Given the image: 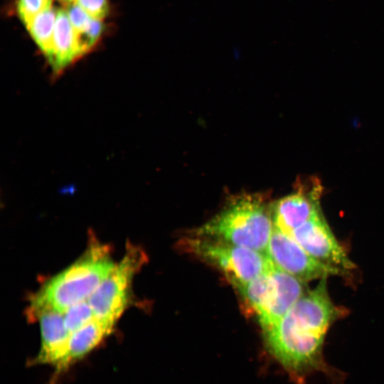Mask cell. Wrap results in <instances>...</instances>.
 I'll return each mask as SVG.
<instances>
[{
  "label": "cell",
  "mask_w": 384,
  "mask_h": 384,
  "mask_svg": "<svg viewBox=\"0 0 384 384\" xmlns=\"http://www.w3.org/2000/svg\"><path fill=\"white\" fill-rule=\"evenodd\" d=\"M326 279L307 290L276 324L263 331L270 351L300 383L318 371L331 378L340 377L323 357L326 334L338 314L329 296Z\"/></svg>",
  "instance_id": "1"
},
{
  "label": "cell",
  "mask_w": 384,
  "mask_h": 384,
  "mask_svg": "<svg viewBox=\"0 0 384 384\" xmlns=\"http://www.w3.org/2000/svg\"><path fill=\"white\" fill-rule=\"evenodd\" d=\"M274 228L270 210L256 196L232 200L193 235L221 240L266 253Z\"/></svg>",
  "instance_id": "2"
},
{
  "label": "cell",
  "mask_w": 384,
  "mask_h": 384,
  "mask_svg": "<svg viewBox=\"0 0 384 384\" xmlns=\"http://www.w3.org/2000/svg\"><path fill=\"white\" fill-rule=\"evenodd\" d=\"M107 252L105 246L92 244L79 260L45 284L31 304L47 305L64 313L87 300L115 266Z\"/></svg>",
  "instance_id": "3"
},
{
  "label": "cell",
  "mask_w": 384,
  "mask_h": 384,
  "mask_svg": "<svg viewBox=\"0 0 384 384\" xmlns=\"http://www.w3.org/2000/svg\"><path fill=\"white\" fill-rule=\"evenodd\" d=\"M186 249L220 270L237 288L265 272L272 262L265 252L221 240L193 235Z\"/></svg>",
  "instance_id": "4"
},
{
  "label": "cell",
  "mask_w": 384,
  "mask_h": 384,
  "mask_svg": "<svg viewBox=\"0 0 384 384\" xmlns=\"http://www.w3.org/2000/svg\"><path fill=\"white\" fill-rule=\"evenodd\" d=\"M306 292V282L272 262L254 280L249 292L251 307L263 331L276 324Z\"/></svg>",
  "instance_id": "5"
},
{
  "label": "cell",
  "mask_w": 384,
  "mask_h": 384,
  "mask_svg": "<svg viewBox=\"0 0 384 384\" xmlns=\"http://www.w3.org/2000/svg\"><path fill=\"white\" fill-rule=\"evenodd\" d=\"M145 258L140 248L127 245L123 259L87 299L95 317L115 323L129 302L132 280Z\"/></svg>",
  "instance_id": "6"
},
{
  "label": "cell",
  "mask_w": 384,
  "mask_h": 384,
  "mask_svg": "<svg viewBox=\"0 0 384 384\" xmlns=\"http://www.w3.org/2000/svg\"><path fill=\"white\" fill-rule=\"evenodd\" d=\"M290 237L315 260L339 271L341 274L354 267L335 238L321 211L295 229Z\"/></svg>",
  "instance_id": "7"
},
{
  "label": "cell",
  "mask_w": 384,
  "mask_h": 384,
  "mask_svg": "<svg viewBox=\"0 0 384 384\" xmlns=\"http://www.w3.org/2000/svg\"><path fill=\"white\" fill-rule=\"evenodd\" d=\"M266 254L277 267L304 282L341 274L315 260L292 237L274 227Z\"/></svg>",
  "instance_id": "8"
},
{
  "label": "cell",
  "mask_w": 384,
  "mask_h": 384,
  "mask_svg": "<svg viewBox=\"0 0 384 384\" xmlns=\"http://www.w3.org/2000/svg\"><path fill=\"white\" fill-rule=\"evenodd\" d=\"M321 190L320 183L313 178L307 186L276 201L270 210L274 227L290 236L295 229L321 211Z\"/></svg>",
  "instance_id": "9"
},
{
  "label": "cell",
  "mask_w": 384,
  "mask_h": 384,
  "mask_svg": "<svg viewBox=\"0 0 384 384\" xmlns=\"http://www.w3.org/2000/svg\"><path fill=\"white\" fill-rule=\"evenodd\" d=\"M28 314V319H38L41 326V348L36 363L52 364L61 371L70 335L63 313L47 305H30Z\"/></svg>",
  "instance_id": "10"
},
{
  "label": "cell",
  "mask_w": 384,
  "mask_h": 384,
  "mask_svg": "<svg viewBox=\"0 0 384 384\" xmlns=\"http://www.w3.org/2000/svg\"><path fill=\"white\" fill-rule=\"evenodd\" d=\"M114 325V322L95 317L71 333L61 371L96 347L110 334Z\"/></svg>",
  "instance_id": "11"
},
{
  "label": "cell",
  "mask_w": 384,
  "mask_h": 384,
  "mask_svg": "<svg viewBox=\"0 0 384 384\" xmlns=\"http://www.w3.org/2000/svg\"><path fill=\"white\" fill-rule=\"evenodd\" d=\"M82 56L76 32L64 9L57 10L55 31L54 51L49 62L53 70L58 74L75 60Z\"/></svg>",
  "instance_id": "12"
},
{
  "label": "cell",
  "mask_w": 384,
  "mask_h": 384,
  "mask_svg": "<svg viewBox=\"0 0 384 384\" xmlns=\"http://www.w3.org/2000/svg\"><path fill=\"white\" fill-rule=\"evenodd\" d=\"M57 11L53 8L38 15L26 27L41 52L50 62L54 51V31Z\"/></svg>",
  "instance_id": "13"
},
{
  "label": "cell",
  "mask_w": 384,
  "mask_h": 384,
  "mask_svg": "<svg viewBox=\"0 0 384 384\" xmlns=\"http://www.w3.org/2000/svg\"><path fill=\"white\" fill-rule=\"evenodd\" d=\"M63 314L65 326L70 334L95 318L87 300L72 306Z\"/></svg>",
  "instance_id": "14"
},
{
  "label": "cell",
  "mask_w": 384,
  "mask_h": 384,
  "mask_svg": "<svg viewBox=\"0 0 384 384\" xmlns=\"http://www.w3.org/2000/svg\"><path fill=\"white\" fill-rule=\"evenodd\" d=\"M53 0H18L17 14L27 27L40 14L52 8Z\"/></svg>",
  "instance_id": "15"
},
{
  "label": "cell",
  "mask_w": 384,
  "mask_h": 384,
  "mask_svg": "<svg viewBox=\"0 0 384 384\" xmlns=\"http://www.w3.org/2000/svg\"><path fill=\"white\" fill-rule=\"evenodd\" d=\"M102 20L93 18L88 28L76 33L78 43L82 55L88 52L99 39L102 31Z\"/></svg>",
  "instance_id": "16"
},
{
  "label": "cell",
  "mask_w": 384,
  "mask_h": 384,
  "mask_svg": "<svg viewBox=\"0 0 384 384\" xmlns=\"http://www.w3.org/2000/svg\"><path fill=\"white\" fill-rule=\"evenodd\" d=\"M68 18L76 33L85 31L90 26L93 18L90 16L81 7L73 3L65 10Z\"/></svg>",
  "instance_id": "17"
},
{
  "label": "cell",
  "mask_w": 384,
  "mask_h": 384,
  "mask_svg": "<svg viewBox=\"0 0 384 384\" xmlns=\"http://www.w3.org/2000/svg\"><path fill=\"white\" fill-rule=\"evenodd\" d=\"M74 3L95 19L102 20L108 13L107 0H75Z\"/></svg>",
  "instance_id": "18"
},
{
  "label": "cell",
  "mask_w": 384,
  "mask_h": 384,
  "mask_svg": "<svg viewBox=\"0 0 384 384\" xmlns=\"http://www.w3.org/2000/svg\"><path fill=\"white\" fill-rule=\"evenodd\" d=\"M65 4H73L75 2V0H59Z\"/></svg>",
  "instance_id": "19"
}]
</instances>
